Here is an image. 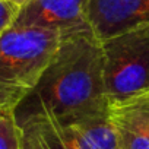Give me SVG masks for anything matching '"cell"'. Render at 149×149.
I'll use <instances>...</instances> for the list:
<instances>
[{
    "label": "cell",
    "mask_w": 149,
    "mask_h": 149,
    "mask_svg": "<svg viewBox=\"0 0 149 149\" xmlns=\"http://www.w3.org/2000/svg\"><path fill=\"white\" fill-rule=\"evenodd\" d=\"M108 113L102 47L94 31L63 38L37 86L15 108L21 129L38 123H76Z\"/></svg>",
    "instance_id": "cell-1"
},
{
    "label": "cell",
    "mask_w": 149,
    "mask_h": 149,
    "mask_svg": "<svg viewBox=\"0 0 149 149\" xmlns=\"http://www.w3.org/2000/svg\"><path fill=\"white\" fill-rule=\"evenodd\" d=\"M61 40L51 29L15 25L0 35V107L16 108L37 86Z\"/></svg>",
    "instance_id": "cell-2"
},
{
    "label": "cell",
    "mask_w": 149,
    "mask_h": 149,
    "mask_svg": "<svg viewBox=\"0 0 149 149\" xmlns=\"http://www.w3.org/2000/svg\"><path fill=\"white\" fill-rule=\"evenodd\" d=\"M108 102L149 92V24L101 41Z\"/></svg>",
    "instance_id": "cell-3"
},
{
    "label": "cell",
    "mask_w": 149,
    "mask_h": 149,
    "mask_svg": "<svg viewBox=\"0 0 149 149\" xmlns=\"http://www.w3.org/2000/svg\"><path fill=\"white\" fill-rule=\"evenodd\" d=\"M24 149H120L110 117L22 127Z\"/></svg>",
    "instance_id": "cell-4"
},
{
    "label": "cell",
    "mask_w": 149,
    "mask_h": 149,
    "mask_svg": "<svg viewBox=\"0 0 149 149\" xmlns=\"http://www.w3.org/2000/svg\"><path fill=\"white\" fill-rule=\"evenodd\" d=\"M91 0H31L19 9L15 26H35L58 32L63 38L92 31L88 8Z\"/></svg>",
    "instance_id": "cell-5"
},
{
    "label": "cell",
    "mask_w": 149,
    "mask_h": 149,
    "mask_svg": "<svg viewBox=\"0 0 149 149\" xmlns=\"http://www.w3.org/2000/svg\"><path fill=\"white\" fill-rule=\"evenodd\" d=\"M91 28L100 41L149 24V0H91Z\"/></svg>",
    "instance_id": "cell-6"
},
{
    "label": "cell",
    "mask_w": 149,
    "mask_h": 149,
    "mask_svg": "<svg viewBox=\"0 0 149 149\" xmlns=\"http://www.w3.org/2000/svg\"><path fill=\"white\" fill-rule=\"evenodd\" d=\"M108 117L120 149H149V92L111 102Z\"/></svg>",
    "instance_id": "cell-7"
},
{
    "label": "cell",
    "mask_w": 149,
    "mask_h": 149,
    "mask_svg": "<svg viewBox=\"0 0 149 149\" xmlns=\"http://www.w3.org/2000/svg\"><path fill=\"white\" fill-rule=\"evenodd\" d=\"M0 149H24L22 129L10 107H0Z\"/></svg>",
    "instance_id": "cell-8"
},
{
    "label": "cell",
    "mask_w": 149,
    "mask_h": 149,
    "mask_svg": "<svg viewBox=\"0 0 149 149\" xmlns=\"http://www.w3.org/2000/svg\"><path fill=\"white\" fill-rule=\"evenodd\" d=\"M19 6L8 2V0H0V35L8 28H10L19 13Z\"/></svg>",
    "instance_id": "cell-9"
},
{
    "label": "cell",
    "mask_w": 149,
    "mask_h": 149,
    "mask_svg": "<svg viewBox=\"0 0 149 149\" xmlns=\"http://www.w3.org/2000/svg\"><path fill=\"white\" fill-rule=\"evenodd\" d=\"M8 2H12V3H15V5H18L19 8H22L24 5H26L28 2H31V0H8Z\"/></svg>",
    "instance_id": "cell-10"
}]
</instances>
